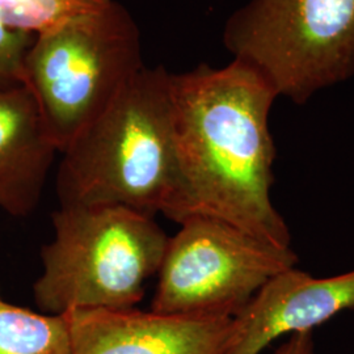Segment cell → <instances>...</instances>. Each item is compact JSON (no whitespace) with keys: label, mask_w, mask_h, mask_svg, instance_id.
<instances>
[{"label":"cell","mask_w":354,"mask_h":354,"mask_svg":"<svg viewBox=\"0 0 354 354\" xmlns=\"http://www.w3.org/2000/svg\"><path fill=\"white\" fill-rule=\"evenodd\" d=\"M354 310V269L317 279L290 268L268 281L238 315L222 354H261L276 340L313 332Z\"/></svg>","instance_id":"obj_7"},{"label":"cell","mask_w":354,"mask_h":354,"mask_svg":"<svg viewBox=\"0 0 354 354\" xmlns=\"http://www.w3.org/2000/svg\"><path fill=\"white\" fill-rule=\"evenodd\" d=\"M223 44L304 105L354 75V0H248L228 17Z\"/></svg>","instance_id":"obj_5"},{"label":"cell","mask_w":354,"mask_h":354,"mask_svg":"<svg viewBox=\"0 0 354 354\" xmlns=\"http://www.w3.org/2000/svg\"><path fill=\"white\" fill-rule=\"evenodd\" d=\"M277 92L250 64L169 73L176 203L169 219L203 215L279 247L290 230L272 201L276 146L269 114Z\"/></svg>","instance_id":"obj_1"},{"label":"cell","mask_w":354,"mask_h":354,"mask_svg":"<svg viewBox=\"0 0 354 354\" xmlns=\"http://www.w3.org/2000/svg\"><path fill=\"white\" fill-rule=\"evenodd\" d=\"M169 238L151 311L234 317L268 281L294 268L291 247H279L228 222L194 215Z\"/></svg>","instance_id":"obj_6"},{"label":"cell","mask_w":354,"mask_h":354,"mask_svg":"<svg viewBox=\"0 0 354 354\" xmlns=\"http://www.w3.org/2000/svg\"><path fill=\"white\" fill-rule=\"evenodd\" d=\"M35 35L15 30L0 21V89L23 84L26 53Z\"/></svg>","instance_id":"obj_12"},{"label":"cell","mask_w":354,"mask_h":354,"mask_svg":"<svg viewBox=\"0 0 354 354\" xmlns=\"http://www.w3.org/2000/svg\"><path fill=\"white\" fill-rule=\"evenodd\" d=\"M57 152L26 84L0 89V210L35 212Z\"/></svg>","instance_id":"obj_9"},{"label":"cell","mask_w":354,"mask_h":354,"mask_svg":"<svg viewBox=\"0 0 354 354\" xmlns=\"http://www.w3.org/2000/svg\"><path fill=\"white\" fill-rule=\"evenodd\" d=\"M73 354H222L232 317H190L129 310L64 314Z\"/></svg>","instance_id":"obj_8"},{"label":"cell","mask_w":354,"mask_h":354,"mask_svg":"<svg viewBox=\"0 0 354 354\" xmlns=\"http://www.w3.org/2000/svg\"><path fill=\"white\" fill-rule=\"evenodd\" d=\"M0 354H73L67 319L33 313L0 294Z\"/></svg>","instance_id":"obj_10"},{"label":"cell","mask_w":354,"mask_h":354,"mask_svg":"<svg viewBox=\"0 0 354 354\" xmlns=\"http://www.w3.org/2000/svg\"><path fill=\"white\" fill-rule=\"evenodd\" d=\"M53 227L33 285L38 308L50 315L134 308L169 241L152 215L113 205L61 206Z\"/></svg>","instance_id":"obj_3"},{"label":"cell","mask_w":354,"mask_h":354,"mask_svg":"<svg viewBox=\"0 0 354 354\" xmlns=\"http://www.w3.org/2000/svg\"><path fill=\"white\" fill-rule=\"evenodd\" d=\"M112 0H0V21L4 26L38 35L66 21L96 12Z\"/></svg>","instance_id":"obj_11"},{"label":"cell","mask_w":354,"mask_h":354,"mask_svg":"<svg viewBox=\"0 0 354 354\" xmlns=\"http://www.w3.org/2000/svg\"><path fill=\"white\" fill-rule=\"evenodd\" d=\"M274 354H317L313 332L291 335Z\"/></svg>","instance_id":"obj_13"},{"label":"cell","mask_w":354,"mask_h":354,"mask_svg":"<svg viewBox=\"0 0 354 354\" xmlns=\"http://www.w3.org/2000/svg\"><path fill=\"white\" fill-rule=\"evenodd\" d=\"M61 206H124L171 215L178 189L169 71L143 67L62 151Z\"/></svg>","instance_id":"obj_2"},{"label":"cell","mask_w":354,"mask_h":354,"mask_svg":"<svg viewBox=\"0 0 354 354\" xmlns=\"http://www.w3.org/2000/svg\"><path fill=\"white\" fill-rule=\"evenodd\" d=\"M143 67L140 28L112 0L36 35L24 59L23 84L62 152Z\"/></svg>","instance_id":"obj_4"}]
</instances>
